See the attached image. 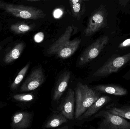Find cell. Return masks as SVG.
<instances>
[{"label":"cell","mask_w":130,"mask_h":129,"mask_svg":"<svg viewBox=\"0 0 130 129\" xmlns=\"http://www.w3.org/2000/svg\"><path fill=\"white\" fill-rule=\"evenodd\" d=\"M75 118L78 119L100 97V92L86 84L79 82L75 89Z\"/></svg>","instance_id":"cell-1"},{"label":"cell","mask_w":130,"mask_h":129,"mask_svg":"<svg viewBox=\"0 0 130 129\" xmlns=\"http://www.w3.org/2000/svg\"><path fill=\"white\" fill-rule=\"evenodd\" d=\"M0 9L14 16L21 19L36 20L45 17L42 9L23 5H14L0 1Z\"/></svg>","instance_id":"cell-2"},{"label":"cell","mask_w":130,"mask_h":129,"mask_svg":"<svg viewBox=\"0 0 130 129\" xmlns=\"http://www.w3.org/2000/svg\"><path fill=\"white\" fill-rule=\"evenodd\" d=\"M94 117L102 119L98 129H130V122L122 117L111 113L108 110L100 111Z\"/></svg>","instance_id":"cell-3"},{"label":"cell","mask_w":130,"mask_h":129,"mask_svg":"<svg viewBox=\"0 0 130 129\" xmlns=\"http://www.w3.org/2000/svg\"><path fill=\"white\" fill-rule=\"evenodd\" d=\"M107 23V10L104 6H101L91 14L84 30L85 36L89 37L94 35L105 27Z\"/></svg>","instance_id":"cell-4"},{"label":"cell","mask_w":130,"mask_h":129,"mask_svg":"<svg viewBox=\"0 0 130 129\" xmlns=\"http://www.w3.org/2000/svg\"><path fill=\"white\" fill-rule=\"evenodd\" d=\"M130 60V53L121 56L112 58L108 60L94 73L95 77L109 75L117 72Z\"/></svg>","instance_id":"cell-5"},{"label":"cell","mask_w":130,"mask_h":129,"mask_svg":"<svg viewBox=\"0 0 130 129\" xmlns=\"http://www.w3.org/2000/svg\"><path fill=\"white\" fill-rule=\"evenodd\" d=\"M108 36H101L96 39L84 51L79 59V64L84 65L96 58L107 44L109 41Z\"/></svg>","instance_id":"cell-6"},{"label":"cell","mask_w":130,"mask_h":129,"mask_svg":"<svg viewBox=\"0 0 130 129\" xmlns=\"http://www.w3.org/2000/svg\"><path fill=\"white\" fill-rule=\"evenodd\" d=\"M45 75L41 67L34 69L21 88V91H33L42 85L45 81Z\"/></svg>","instance_id":"cell-7"},{"label":"cell","mask_w":130,"mask_h":129,"mask_svg":"<svg viewBox=\"0 0 130 129\" xmlns=\"http://www.w3.org/2000/svg\"><path fill=\"white\" fill-rule=\"evenodd\" d=\"M75 92L72 89L69 88L58 108V111L68 120H72L75 118Z\"/></svg>","instance_id":"cell-8"},{"label":"cell","mask_w":130,"mask_h":129,"mask_svg":"<svg viewBox=\"0 0 130 129\" xmlns=\"http://www.w3.org/2000/svg\"><path fill=\"white\" fill-rule=\"evenodd\" d=\"M73 31V29L72 26L67 27L62 35L50 45L47 50V54L50 55H55L60 48L65 46L70 41Z\"/></svg>","instance_id":"cell-9"},{"label":"cell","mask_w":130,"mask_h":129,"mask_svg":"<svg viewBox=\"0 0 130 129\" xmlns=\"http://www.w3.org/2000/svg\"><path fill=\"white\" fill-rule=\"evenodd\" d=\"M32 115L26 112H18L12 117L11 127L13 129L27 128L30 126Z\"/></svg>","instance_id":"cell-10"},{"label":"cell","mask_w":130,"mask_h":129,"mask_svg":"<svg viewBox=\"0 0 130 129\" xmlns=\"http://www.w3.org/2000/svg\"><path fill=\"white\" fill-rule=\"evenodd\" d=\"M70 75V72L66 71L60 76L55 87L53 96V100L58 101L60 99L67 88Z\"/></svg>","instance_id":"cell-11"},{"label":"cell","mask_w":130,"mask_h":129,"mask_svg":"<svg viewBox=\"0 0 130 129\" xmlns=\"http://www.w3.org/2000/svg\"><path fill=\"white\" fill-rule=\"evenodd\" d=\"M81 39L76 38L70 40L66 45L60 48L56 53L57 57L65 59L71 57L76 51L81 44Z\"/></svg>","instance_id":"cell-12"},{"label":"cell","mask_w":130,"mask_h":129,"mask_svg":"<svg viewBox=\"0 0 130 129\" xmlns=\"http://www.w3.org/2000/svg\"><path fill=\"white\" fill-rule=\"evenodd\" d=\"M110 100V97L108 96L104 95L100 97L88 109L82 116L78 118V119L82 120L90 117L97 113L103 106L107 104Z\"/></svg>","instance_id":"cell-13"},{"label":"cell","mask_w":130,"mask_h":129,"mask_svg":"<svg viewBox=\"0 0 130 129\" xmlns=\"http://www.w3.org/2000/svg\"><path fill=\"white\" fill-rule=\"evenodd\" d=\"M93 89L100 93H106L116 96H123L127 94L126 89L115 85H99L94 86Z\"/></svg>","instance_id":"cell-14"},{"label":"cell","mask_w":130,"mask_h":129,"mask_svg":"<svg viewBox=\"0 0 130 129\" xmlns=\"http://www.w3.org/2000/svg\"><path fill=\"white\" fill-rule=\"evenodd\" d=\"M71 12L73 17L79 20L85 11L84 2L82 0H69Z\"/></svg>","instance_id":"cell-15"},{"label":"cell","mask_w":130,"mask_h":129,"mask_svg":"<svg viewBox=\"0 0 130 129\" xmlns=\"http://www.w3.org/2000/svg\"><path fill=\"white\" fill-rule=\"evenodd\" d=\"M67 120L65 116L58 111L51 117L44 125V127L47 128H56L67 122Z\"/></svg>","instance_id":"cell-16"},{"label":"cell","mask_w":130,"mask_h":129,"mask_svg":"<svg viewBox=\"0 0 130 129\" xmlns=\"http://www.w3.org/2000/svg\"><path fill=\"white\" fill-rule=\"evenodd\" d=\"M24 47L25 44L24 42H20L17 44L10 51L5 55L4 58L5 63H10L19 58L24 49Z\"/></svg>","instance_id":"cell-17"},{"label":"cell","mask_w":130,"mask_h":129,"mask_svg":"<svg viewBox=\"0 0 130 129\" xmlns=\"http://www.w3.org/2000/svg\"><path fill=\"white\" fill-rule=\"evenodd\" d=\"M35 24H29L25 23H19L10 26L11 30L17 34H23L31 31L35 28Z\"/></svg>","instance_id":"cell-18"},{"label":"cell","mask_w":130,"mask_h":129,"mask_svg":"<svg viewBox=\"0 0 130 129\" xmlns=\"http://www.w3.org/2000/svg\"><path fill=\"white\" fill-rule=\"evenodd\" d=\"M108 111L111 113L130 120V107L126 106L120 108H114Z\"/></svg>","instance_id":"cell-19"},{"label":"cell","mask_w":130,"mask_h":129,"mask_svg":"<svg viewBox=\"0 0 130 129\" xmlns=\"http://www.w3.org/2000/svg\"><path fill=\"white\" fill-rule=\"evenodd\" d=\"M29 64H28L20 71L13 82L11 85V89H15L17 88L19 84L22 82L23 79L24 78L29 69Z\"/></svg>","instance_id":"cell-20"},{"label":"cell","mask_w":130,"mask_h":129,"mask_svg":"<svg viewBox=\"0 0 130 129\" xmlns=\"http://www.w3.org/2000/svg\"><path fill=\"white\" fill-rule=\"evenodd\" d=\"M14 99L16 100L23 102H28L34 99V95L32 94H17L13 96Z\"/></svg>","instance_id":"cell-21"},{"label":"cell","mask_w":130,"mask_h":129,"mask_svg":"<svg viewBox=\"0 0 130 129\" xmlns=\"http://www.w3.org/2000/svg\"><path fill=\"white\" fill-rule=\"evenodd\" d=\"M130 46V38L126 39L122 43H121L119 45V47L120 48H125Z\"/></svg>","instance_id":"cell-22"},{"label":"cell","mask_w":130,"mask_h":129,"mask_svg":"<svg viewBox=\"0 0 130 129\" xmlns=\"http://www.w3.org/2000/svg\"><path fill=\"white\" fill-rule=\"evenodd\" d=\"M130 0H118L120 4L123 6L125 7Z\"/></svg>","instance_id":"cell-23"},{"label":"cell","mask_w":130,"mask_h":129,"mask_svg":"<svg viewBox=\"0 0 130 129\" xmlns=\"http://www.w3.org/2000/svg\"><path fill=\"white\" fill-rule=\"evenodd\" d=\"M29 1H52V0H26Z\"/></svg>","instance_id":"cell-24"},{"label":"cell","mask_w":130,"mask_h":129,"mask_svg":"<svg viewBox=\"0 0 130 129\" xmlns=\"http://www.w3.org/2000/svg\"><path fill=\"white\" fill-rule=\"evenodd\" d=\"M84 2H85L88 1H89V0H82Z\"/></svg>","instance_id":"cell-25"},{"label":"cell","mask_w":130,"mask_h":129,"mask_svg":"<svg viewBox=\"0 0 130 129\" xmlns=\"http://www.w3.org/2000/svg\"><path fill=\"white\" fill-rule=\"evenodd\" d=\"M2 49V47L0 45V50H1Z\"/></svg>","instance_id":"cell-26"}]
</instances>
